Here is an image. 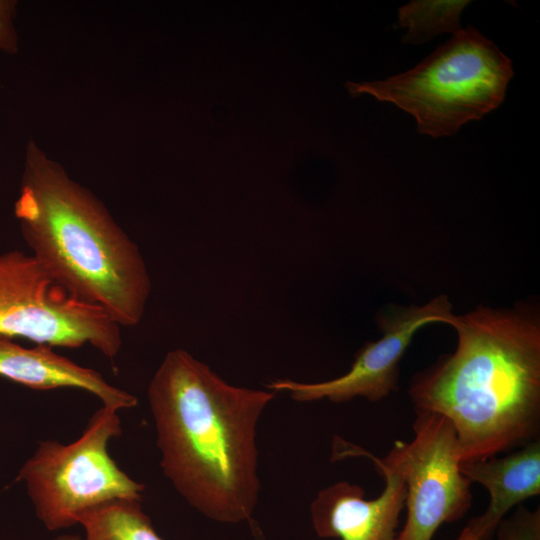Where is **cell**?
<instances>
[{
  "label": "cell",
  "instance_id": "1",
  "mask_svg": "<svg viewBox=\"0 0 540 540\" xmlns=\"http://www.w3.org/2000/svg\"><path fill=\"white\" fill-rule=\"evenodd\" d=\"M276 392L232 385L188 351H169L147 397L165 477L184 500L220 523L256 508L257 426Z\"/></svg>",
  "mask_w": 540,
  "mask_h": 540
},
{
  "label": "cell",
  "instance_id": "2",
  "mask_svg": "<svg viewBox=\"0 0 540 540\" xmlns=\"http://www.w3.org/2000/svg\"><path fill=\"white\" fill-rule=\"evenodd\" d=\"M454 353L415 376V412L452 424L460 463L539 439L540 327L520 313L480 307L453 317Z\"/></svg>",
  "mask_w": 540,
  "mask_h": 540
},
{
  "label": "cell",
  "instance_id": "3",
  "mask_svg": "<svg viewBox=\"0 0 540 540\" xmlns=\"http://www.w3.org/2000/svg\"><path fill=\"white\" fill-rule=\"evenodd\" d=\"M24 240L42 267L121 327L142 320L151 278L138 245L86 187L29 140L14 204Z\"/></svg>",
  "mask_w": 540,
  "mask_h": 540
},
{
  "label": "cell",
  "instance_id": "4",
  "mask_svg": "<svg viewBox=\"0 0 540 540\" xmlns=\"http://www.w3.org/2000/svg\"><path fill=\"white\" fill-rule=\"evenodd\" d=\"M513 75L511 59L469 25L406 72L344 85L352 97L394 104L415 119L419 134L439 138L497 109Z\"/></svg>",
  "mask_w": 540,
  "mask_h": 540
},
{
  "label": "cell",
  "instance_id": "5",
  "mask_svg": "<svg viewBox=\"0 0 540 540\" xmlns=\"http://www.w3.org/2000/svg\"><path fill=\"white\" fill-rule=\"evenodd\" d=\"M121 433L118 411L102 406L74 442H39L17 480L47 530L70 528L81 514L109 501L142 500L144 485L120 469L108 452L109 442Z\"/></svg>",
  "mask_w": 540,
  "mask_h": 540
},
{
  "label": "cell",
  "instance_id": "6",
  "mask_svg": "<svg viewBox=\"0 0 540 540\" xmlns=\"http://www.w3.org/2000/svg\"><path fill=\"white\" fill-rule=\"evenodd\" d=\"M0 335L51 347L89 344L113 360L122 345L121 326L99 305L60 285L32 254H0Z\"/></svg>",
  "mask_w": 540,
  "mask_h": 540
},
{
  "label": "cell",
  "instance_id": "7",
  "mask_svg": "<svg viewBox=\"0 0 540 540\" xmlns=\"http://www.w3.org/2000/svg\"><path fill=\"white\" fill-rule=\"evenodd\" d=\"M413 431L411 441H396L379 460L405 483L406 519L395 540H432L442 524L467 513L472 482L460 471L456 434L446 417L416 412Z\"/></svg>",
  "mask_w": 540,
  "mask_h": 540
},
{
  "label": "cell",
  "instance_id": "8",
  "mask_svg": "<svg viewBox=\"0 0 540 540\" xmlns=\"http://www.w3.org/2000/svg\"><path fill=\"white\" fill-rule=\"evenodd\" d=\"M454 314L446 295H440L420 307L403 309L382 323L383 336L368 342L356 355L350 370L323 382H298L277 379L266 389L288 392L298 402L327 399L343 403L356 397L377 402L396 389L399 363L416 332L434 322L451 323Z\"/></svg>",
  "mask_w": 540,
  "mask_h": 540
},
{
  "label": "cell",
  "instance_id": "9",
  "mask_svg": "<svg viewBox=\"0 0 540 540\" xmlns=\"http://www.w3.org/2000/svg\"><path fill=\"white\" fill-rule=\"evenodd\" d=\"M336 459L345 456L369 458L385 481L375 499H365L359 485L338 481L323 488L310 504L313 529L320 538L340 540H395L399 517L405 508L406 488L402 477L378 457L342 439L334 446ZM258 540H263L259 534Z\"/></svg>",
  "mask_w": 540,
  "mask_h": 540
},
{
  "label": "cell",
  "instance_id": "10",
  "mask_svg": "<svg viewBox=\"0 0 540 540\" xmlns=\"http://www.w3.org/2000/svg\"><path fill=\"white\" fill-rule=\"evenodd\" d=\"M460 471L485 487L490 500L486 510L471 519L456 540H491L513 507L540 494V440L503 457L462 462Z\"/></svg>",
  "mask_w": 540,
  "mask_h": 540
},
{
  "label": "cell",
  "instance_id": "11",
  "mask_svg": "<svg viewBox=\"0 0 540 540\" xmlns=\"http://www.w3.org/2000/svg\"><path fill=\"white\" fill-rule=\"evenodd\" d=\"M0 376L35 390L81 389L116 411L138 403L135 395L111 385L100 372L58 354L53 347L37 344L27 348L5 335H0Z\"/></svg>",
  "mask_w": 540,
  "mask_h": 540
},
{
  "label": "cell",
  "instance_id": "12",
  "mask_svg": "<svg viewBox=\"0 0 540 540\" xmlns=\"http://www.w3.org/2000/svg\"><path fill=\"white\" fill-rule=\"evenodd\" d=\"M84 540H165L143 511L141 500L117 499L87 510L78 518Z\"/></svg>",
  "mask_w": 540,
  "mask_h": 540
},
{
  "label": "cell",
  "instance_id": "13",
  "mask_svg": "<svg viewBox=\"0 0 540 540\" xmlns=\"http://www.w3.org/2000/svg\"><path fill=\"white\" fill-rule=\"evenodd\" d=\"M470 1L415 0L398 9L397 23L406 29L403 42L424 44L443 33L455 35L461 27L460 15Z\"/></svg>",
  "mask_w": 540,
  "mask_h": 540
},
{
  "label": "cell",
  "instance_id": "14",
  "mask_svg": "<svg viewBox=\"0 0 540 540\" xmlns=\"http://www.w3.org/2000/svg\"><path fill=\"white\" fill-rule=\"evenodd\" d=\"M499 540H540V511L519 507L498 527Z\"/></svg>",
  "mask_w": 540,
  "mask_h": 540
},
{
  "label": "cell",
  "instance_id": "15",
  "mask_svg": "<svg viewBox=\"0 0 540 540\" xmlns=\"http://www.w3.org/2000/svg\"><path fill=\"white\" fill-rule=\"evenodd\" d=\"M17 2L0 0V51L8 54L18 52L19 41L15 28Z\"/></svg>",
  "mask_w": 540,
  "mask_h": 540
},
{
  "label": "cell",
  "instance_id": "16",
  "mask_svg": "<svg viewBox=\"0 0 540 540\" xmlns=\"http://www.w3.org/2000/svg\"><path fill=\"white\" fill-rule=\"evenodd\" d=\"M54 540H84L77 535L64 534L56 537Z\"/></svg>",
  "mask_w": 540,
  "mask_h": 540
}]
</instances>
